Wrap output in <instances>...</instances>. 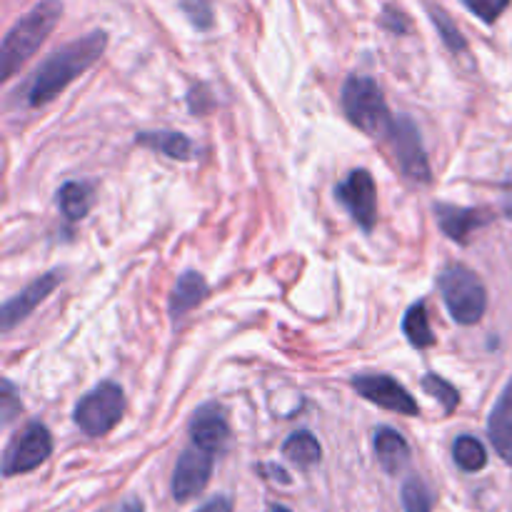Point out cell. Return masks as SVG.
Segmentation results:
<instances>
[{
	"instance_id": "cell-31",
	"label": "cell",
	"mask_w": 512,
	"mask_h": 512,
	"mask_svg": "<svg viewBox=\"0 0 512 512\" xmlns=\"http://www.w3.org/2000/svg\"><path fill=\"white\" fill-rule=\"evenodd\" d=\"M108 512H145V510H143V503H138V500H125V503L115 505V508H110Z\"/></svg>"
},
{
	"instance_id": "cell-3",
	"label": "cell",
	"mask_w": 512,
	"mask_h": 512,
	"mask_svg": "<svg viewBox=\"0 0 512 512\" xmlns=\"http://www.w3.org/2000/svg\"><path fill=\"white\" fill-rule=\"evenodd\" d=\"M345 115L355 128L368 133L370 138H385L388 140L390 130H393L395 120L390 115L385 95L380 85L373 78L365 75H350L343 85V95H340Z\"/></svg>"
},
{
	"instance_id": "cell-23",
	"label": "cell",
	"mask_w": 512,
	"mask_h": 512,
	"mask_svg": "<svg viewBox=\"0 0 512 512\" xmlns=\"http://www.w3.org/2000/svg\"><path fill=\"white\" fill-rule=\"evenodd\" d=\"M423 390L430 395V398H435L440 405H443L445 415H453L455 408L460 405V393L448 383V380L440 378V375H435V373L425 375Z\"/></svg>"
},
{
	"instance_id": "cell-11",
	"label": "cell",
	"mask_w": 512,
	"mask_h": 512,
	"mask_svg": "<svg viewBox=\"0 0 512 512\" xmlns=\"http://www.w3.org/2000/svg\"><path fill=\"white\" fill-rule=\"evenodd\" d=\"M63 280V273L60 270H50V273L35 278L28 288L20 290L18 295H13L10 300H5L3 310H0V323H3V333H10L15 325L23 323L35 308H38L43 300H48V295L53 293L55 288Z\"/></svg>"
},
{
	"instance_id": "cell-32",
	"label": "cell",
	"mask_w": 512,
	"mask_h": 512,
	"mask_svg": "<svg viewBox=\"0 0 512 512\" xmlns=\"http://www.w3.org/2000/svg\"><path fill=\"white\" fill-rule=\"evenodd\" d=\"M273 512H290L288 508H280V505H278V508H273Z\"/></svg>"
},
{
	"instance_id": "cell-15",
	"label": "cell",
	"mask_w": 512,
	"mask_h": 512,
	"mask_svg": "<svg viewBox=\"0 0 512 512\" xmlns=\"http://www.w3.org/2000/svg\"><path fill=\"white\" fill-rule=\"evenodd\" d=\"M205 295H208V283H205L203 275L195 273V270L180 275L175 280L173 293H170V315H173V320H180L190 310L198 308L205 300Z\"/></svg>"
},
{
	"instance_id": "cell-12",
	"label": "cell",
	"mask_w": 512,
	"mask_h": 512,
	"mask_svg": "<svg viewBox=\"0 0 512 512\" xmlns=\"http://www.w3.org/2000/svg\"><path fill=\"white\" fill-rule=\"evenodd\" d=\"M435 215H438V225L453 243L468 245L470 238L478 228L493 220L490 210L480 208H460V205L438 203L435 205Z\"/></svg>"
},
{
	"instance_id": "cell-27",
	"label": "cell",
	"mask_w": 512,
	"mask_h": 512,
	"mask_svg": "<svg viewBox=\"0 0 512 512\" xmlns=\"http://www.w3.org/2000/svg\"><path fill=\"white\" fill-rule=\"evenodd\" d=\"M380 25L395 35H405L410 30V18L403 10L395 8V5H385L383 15H380Z\"/></svg>"
},
{
	"instance_id": "cell-18",
	"label": "cell",
	"mask_w": 512,
	"mask_h": 512,
	"mask_svg": "<svg viewBox=\"0 0 512 512\" xmlns=\"http://www.w3.org/2000/svg\"><path fill=\"white\" fill-rule=\"evenodd\" d=\"M403 330H405V338L410 340V345H413V348H418V350L433 348L435 335H433V328H430L428 305H425L423 300H420V303H415L413 308L405 313Z\"/></svg>"
},
{
	"instance_id": "cell-6",
	"label": "cell",
	"mask_w": 512,
	"mask_h": 512,
	"mask_svg": "<svg viewBox=\"0 0 512 512\" xmlns=\"http://www.w3.org/2000/svg\"><path fill=\"white\" fill-rule=\"evenodd\" d=\"M50 453H53L50 430L45 428L43 423H28L18 435H15V440L8 445V450H5V478H13V475H23L40 468V465L50 458Z\"/></svg>"
},
{
	"instance_id": "cell-21",
	"label": "cell",
	"mask_w": 512,
	"mask_h": 512,
	"mask_svg": "<svg viewBox=\"0 0 512 512\" xmlns=\"http://www.w3.org/2000/svg\"><path fill=\"white\" fill-rule=\"evenodd\" d=\"M453 458L458 463L460 470L465 473H480V470L488 465V453H485V445L480 443L473 435H460L453 443Z\"/></svg>"
},
{
	"instance_id": "cell-13",
	"label": "cell",
	"mask_w": 512,
	"mask_h": 512,
	"mask_svg": "<svg viewBox=\"0 0 512 512\" xmlns=\"http://www.w3.org/2000/svg\"><path fill=\"white\" fill-rule=\"evenodd\" d=\"M190 438H193L195 445L210 450V453H218L228 445L230 425L218 403H208L198 408V413L190 420Z\"/></svg>"
},
{
	"instance_id": "cell-14",
	"label": "cell",
	"mask_w": 512,
	"mask_h": 512,
	"mask_svg": "<svg viewBox=\"0 0 512 512\" xmlns=\"http://www.w3.org/2000/svg\"><path fill=\"white\" fill-rule=\"evenodd\" d=\"M488 435L495 453L512 468V378L510 383L505 385L503 393H500L493 413H490Z\"/></svg>"
},
{
	"instance_id": "cell-22",
	"label": "cell",
	"mask_w": 512,
	"mask_h": 512,
	"mask_svg": "<svg viewBox=\"0 0 512 512\" xmlns=\"http://www.w3.org/2000/svg\"><path fill=\"white\" fill-rule=\"evenodd\" d=\"M430 20H433V25L438 28V33H440V38H443L445 48L453 50V53H465V50H468V43H465L463 33H460V28L453 23V18H450L445 10L430 5Z\"/></svg>"
},
{
	"instance_id": "cell-4",
	"label": "cell",
	"mask_w": 512,
	"mask_h": 512,
	"mask_svg": "<svg viewBox=\"0 0 512 512\" xmlns=\"http://www.w3.org/2000/svg\"><path fill=\"white\" fill-rule=\"evenodd\" d=\"M438 288L455 323L475 325L483 320L485 308H488V293H485L480 275H475V270H470L468 265H445L438 275Z\"/></svg>"
},
{
	"instance_id": "cell-17",
	"label": "cell",
	"mask_w": 512,
	"mask_h": 512,
	"mask_svg": "<svg viewBox=\"0 0 512 512\" xmlns=\"http://www.w3.org/2000/svg\"><path fill=\"white\" fill-rule=\"evenodd\" d=\"M135 143L145 145L150 150L168 155L173 160H190L195 155V145L188 135L173 133V130H160V133H138Z\"/></svg>"
},
{
	"instance_id": "cell-25",
	"label": "cell",
	"mask_w": 512,
	"mask_h": 512,
	"mask_svg": "<svg viewBox=\"0 0 512 512\" xmlns=\"http://www.w3.org/2000/svg\"><path fill=\"white\" fill-rule=\"evenodd\" d=\"M180 10L198 30H210L215 25V13L210 0H180Z\"/></svg>"
},
{
	"instance_id": "cell-1",
	"label": "cell",
	"mask_w": 512,
	"mask_h": 512,
	"mask_svg": "<svg viewBox=\"0 0 512 512\" xmlns=\"http://www.w3.org/2000/svg\"><path fill=\"white\" fill-rule=\"evenodd\" d=\"M105 45H108V35L103 30H93L85 38L73 40V43L50 53L30 80L28 105L40 108V105L58 98L73 80H78L85 70L98 63L100 55L105 53Z\"/></svg>"
},
{
	"instance_id": "cell-26",
	"label": "cell",
	"mask_w": 512,
	"mask_h": 512,
	"mask_svg": "<svg viewBox=\"0 0 512 512\" xmlns=\"http://www.w3.org/2000/svg\"><path fill=\"white\" fill-rule=\"evenodd\" d=\"M460 3H463L465 8L475 15V18H480L483 23H488V25H493L495 20H498L500 15L508 10L510 0H460Z\"/></svg>"
},
{
	"instance_id": "cell-7",
	"label": "cell",
	"mask_w": 512,
	"mask_h": 512,
	"mask_svg": "<svg viewBox=\"0 0 512 512\" xmlns=\"http://www.w3.org/2000/svg\"><path fill=\"white\" fill-rule=\"evenodd\" d=\"M335 198H338V203L353 215V220L365 230V233H370V230L378 225V188H375V180L368 170H353L343 183H338Z\"/></svg>"
},
{
	"instance_id": "cell-5",
	"label": "cell",
	"mask_w": 512,
	"mask_h": 512,
	"mask_svg": "<svg viewBox=\"0 0 512 512\" xmlns=\"http://www.w3.org/2000/svg\"><path fill=\"white\" fill-rule=\"evenodd\" d=\"M125 413L123 388L115 383H100L90 390L78 405H75L73 420L85 435L90 438H103L115 425L120 423Z\"/></svg>"
},
{
	"instance_id": "cell-8",
	"label": "cell",
	"mask_w": 512,
	"mask_h": 512,
	"mask_svg": "<svg viewBox=\"0 0 512 512\" xmlns=\"http://www.w3.org/2000/svg\"><path fill=\"white\" fill-rule=\"evenodd\" d=\"M388 143L390 148H393L395 163L400 165V170H403L410 180H415V183H430V180H433L428 155H425L423 148V138H420V130L418 125H415V120H395L393 130H390L388 135Z\"/></svg>"
},
{
	"instance_id": "cell-9",
	"label": "cell",
	"mask_w": 512,
	"mask_h": 512,
	"mask_svg": "<svg viewBox=\"0 0 512 512\" xmlns=\"http://www.w3.org/2000/svg\"><path fill=\"white\" fill-rule=\"evenodd\" d=\"M353 388L360 398L378 405V408L383 410L410 415V418L420 413V405L415 403V398L408 393V388H403V385H400L395 378H390V375H375V373L355 375Z\"/></svg>"
},
{
	"instance_id": "cell-29",
	"label": "cell",
	"mask_w": 512,
	"mask_h": 512,
	"mask_svg": "<svg viewBox=\"0 0 512 512\" xmlns=\"http://www.w3.org/2000/svg\"><path fill=\"white\" fill-rule=\"evenodd\" d=\"M188 105L195 115H203L213 108V98H210V90L205 85H195L188 93Z\"/></svg>"
},
{
	"instance_id": "cell-28",
	"label": "cell",
	"mask_w": 512,
	"mask_h": 512,
	"mask_svg": "<svg viewBox=\"0 0 512 512\" xmlns=\"http://www.w3.org/2000/svg\"><path fill=\"white\" fill-rule=\"evenodd\" d=\"M23 403H20L15 385L10 380H3V395H0V413H3V425H8L15 415L20 413Z\"/></svg>"
},
{
	"instance_id": "cell-16",
	"label": "cell",
	"mask_w": 512,
	"mask_h": 512,
	"mask_svg": "<svg viewBox=\"0 0 512 512\" xmlns=\"http://www.w3.org/2000/svg\"><path fill=\"white\" fill-rule=\"evenodd\" d=\"M375 453H378V460L385 468V473L390 475H398L410 463L408 440L393 428H380L375 433Z\"/></svg>"
},
{
	"instance_id": "cell-2",
	"label": "cell",
	"mask_w": 512,
	"mask_h": 512,
	"mask_svg": "<svg viewBox=\"0 0 512 512\" xmlns=\"http://www.w3.org/2000/svg\"><path fill=\"white\" fill-rule=\"evenodd\" d=\"M63 15L60 0H40L33 10L23 15L13 28L5 33L0 45V78L10 80L30 58L35 50L48 40Z\"/></svg>"
},
{
	"instance_id": "cell-30",
	"label": "cell",
	"mask_w": 512,
	"mask_h": 512,
	"mask_svg": "<svg viewBox=\"0 0 512 512\" xmlns=\"http://www.w3.org/2000/svg\"><path fill=\"white\" fill-rule=\"evenodd\" d=\"M198 512H233V503L228 498H215L210 503H205Z\"/></svg>"
},
{
	"instance_id": "cell-10",
	"label": "cell",
	"mask_w": 512,
	"mask_h": 512,
	"mask_svg": "<svg viewBox=\"0 0 512 512\" xmlns=\"http://www.w3.org/2000/svg\"><path fill=\"white\" fill-rule=\"evenodd\" d=\"M213 455L215 453L195 443L188 450H183L173 473V495L178 503H188L203 493L210 475H213Z\"/></svg>"
},
{
	"instance_id": "cell-20",
	"label": "cell",
	"mask_w": 512,
	"mask_h": 512,
	"mask_svg": "<svg viewBox=\"0 0 512 512\" xmlns=\"http://www.w3.org/2000/svg\"><path fill=\"white\" fill-rule=\"evenodd\" d=\"M93 205V190L85 183H65L58 190V208L68 220H83Z\"/></svg>"
},
{
	"instance_id": "cell-19",
	"label": "cell",
	"mask_w": 512,
	"mask_h": 512,
	"mask_svg": "<svg viewBox=\"0 0 512 512\" xmlns=\"http://www.w3.org/2000/svg\"><path fill=\"white\" fill-rule=\"evenodd\" d=\"M283 455L290 463L300 465V468H313L323 458V450H320V443L315 440V435H310L308 430H300V433H293L285 440Z\"/></svg>"
},
{
	"instance_id": "cell-24",
	"label": "cell",
	"mask_w": 512,
	"mask_h": 512,
	"mask_svg": "<svg viewBox=\"0 0 512 512\" xmlns=\"http://www.w3.org/2000/svg\"><path fill=\"white\" fill-rule=\"evenodd\" d=\"M405 512H433V493L420 478H408L403 485Z\"/></svg>"
}]
</instances>
